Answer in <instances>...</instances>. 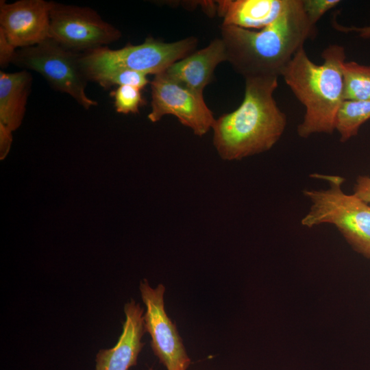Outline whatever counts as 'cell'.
I'll list each match as a JSON object with an SVG mask.
<instances>
[{
  "mask_svg": "<svg viewBox=\"0 0 370 370\" xmlns=\"http://www.w3.org/2000/svg\"><path fill=\"white\" fill-rule=\"evenodd\" d=\"M150 86L151 109L148 119L151 122L171 114L199 137L212 129L216 119L205 103L203 93L180 84L164 72L154 75Z\"/></svg>",
  "mask_w": 370,
  "mask_h": 370,
  "instance_id": "ba28073f",
  "label": "cell"
},
{
  "mask_svg": "<svg viewBox=\"0 0 370 370\" xmlns=\"http://www.w3.org/2000/svg\"><path fill=\"white\" fill-rule=\"evenodd\" d=\"M354 195L365 203L370 202V177L359 176L358 177Z\"/></svg>",
  "mask_w": 370,
  "mask_h": 370,
  "instance_id": "44dd1931",
  "label": "cell"
},
{
  "mask_svg": "<svg viewBox=\"0 0 370 370\" xmlns=\"http://www.w3.org/2000/svg\"><path fill=\"white\" fill-rule=\"evenodd\" d=\"M51 1H0V30L15 48L36 45L49 38Z\"/></svg>",
  "mask_w": 370,
  "mask_h": 370,
  "instance_id": "30bf717a",
  "label": "cell"
},
{
  "mask_svg": "<svg viewBox=\"0 0 370 370\" xmlns=\"http://www.w3.org/2000/svg\"><path fill=\"white\" fill-rule=\"evenodd\" d=\"M49 38L79 53L118 40L121 32L93 9L51 1Z\"/></svg>",
  "mask_w": 370,
  "mask_h": 370,
  "instance_id": "52a82bcc",
  "label": "cell"
},
{
  "mask_svg": "<svg viewBox=\"0 0 370 370\" xmlns=\"http://www.w3.org/2000/svg\"><path fill=\"white\" fill-rule=\"evenodd\" d=\"M342 70L344 99L346 101L370 99V65L345 61Z\"/></svg>",
  "mask_w": 370,
  "mask_h": 370,
  "instance_id": "2e32d148",
  "label": "cell"
},
{
  "mask_svg": "<svg viewBox=\"0 0 370 370\" xmlns=\"http://www.w3.org/2000/svg\"><path fill=\"white\" fill-rule=\"evenodd\" d=\"M16 48L8 40L2 31L0 30V66L1 69L12 63L16 53Z\"/></svg>",
  "mask_w": 370,
  "mask_h": 370,
  "instance_id": "ffe728a7",
  "label": "cell"
},
{
  "mask_svg": "<svg viewBox=\"0 0 370 370\" xmlns=\"http://www.w3.org/2000/svg\"><path fill=\"white\" fill-rule=\"evenodd\" d=\"M81 53L69 50L52 38L16 50L12 64L41 75L57 91L66 93L85 109L97 106L86 92L88 79L80 62Z\"/></svg>",
  "mask_w": 370,
  "mask_h": 370,
  "instance_id": "8992f818",
  "label": "cell"
},
{
  "mask_svg": "<svg viewBox=\"0 0 370 370\" xmlns=\"http://www.w3.org/2000/svg\"><path fill=\"white\" fill-rule=\"evenodd\" d=\"M340 2V0H302V6L309 23L316 27L321 18Z\"/></svg>",
  "mask_w": 370,
  "mask_h": 370,
  "instance_id": "d6986e66",
  "label": "cell"
},
{
  "mask_svg": "<svg viewBox=\"0 0 370 370\" xmlns=\"http://www.w3.org/2000/svg\"><path fill=\"white\" fill-rule=\"evenodd\" d=\"M125 320L116 345L110 349H100L95 358V370H129L136 365L138 356L144 343L145 332L144 309L132 299L124 306Z\"/></svg>",
  "mask_w": 370,
  "mask_h": 370,
  "instance_id": "8fae6325",
  "label": "cell"
},
{
  "mask_svg": "<svg viewBox=\"0 0 370 370\" xmlns=\"http://www.w3.org/2000/svg\"><path fill=\"white\" fill-rule=\"evenodd\" d=\"M277 77L245 78V94L234 111L216 119L213 145L224 160H239L271 149L283 134L286 116L273 93Z\"/></svg>",
  "mask_w": 370,
  "mask_h": 370,
  "instance_id": "7a4b0ae2",
  "label": "cell"
},
{
  "mask_svg": "<svg viewBox=\"0 0 370 370\" xmlns=\"http://www.w3.org/2000/svg\"><path fill=\"white\" fill-rule=\"evenodd\" d=\"M221 38L227 61L244 78L277 77L305 42L316 35L309 23L302 0H291L275 21L258 30L222 25Z\"/></svg>",
  "mask_w": 370,
  "mask_h": 370,
  "instance_id": "6da1fadb",
  "label": "cell"
},
{
  "mask_svg": "<svg viewBox=\"0 0 370 370\" xmlns=\"http://www.w3.org/2000/svg\"><path fill=\"white\" fill-rule=\"evenodd\" d=\"M335 26L337 29H339L341 32H356L359 34V36L363 38H370V26H366L363 27H344L337 23H335Z\"/></svg>",
  "mask_w": 370,
  "mask_h": 370,
  "instance_id": "603a6c76",
  "label": "cell"
},
{
  "mask_svg": "<svg viewBox=\"0 0 370 370\" xmlns=\"http://www.w3.org/2000/svg\"><path fill=\"white\" fill-rule=\"evenodd\" d=\"M89 80L97 82L104 88L112 86H132L143 89L150 82L147 75L134 71L112 70L96 72L87 76Z\"/></svg>",
  "mask_w": 370,
  "mask_h": 370,
  "instance_id": "e0dca14e",
  "label": "cell"
},
{
  "mask_svg": "<svg viewBox=\"0 0 370 370\" xmlns=\"http://www.w3.org/2000/svg\"><path fill=\"white\" fill-rule=\"evenodd\" d=\"M149 370H153L152 368H149Z\"/></svg>",
  "mask_w": 370,
  "mask_h": 370,
  "instance_id": "cb8c5ba5",
  "label": "cell"
},
{
  "mask_svg": "<svg viewBox=\"0 0 370 370\" xmlns=\"http://www.w3.org/2000/svg\"><path fill=\"white\" fill-rule=\"evenodd\" d=\"M370 119V99L362 101L345 100L337 114L335 130L339 133L341 142H346L357 135L360 127Z\"/></svg>",
  "mask_w": 370,
  "mask_h": 370,
  "instance_id": "9a60e30c",
  "label": "cell"
},
{
  "mask_svg": "<svg viewBox=\"0 0 370 370\" xmlns=\"http://www.w3.org/2000/svg\"><path fill=\"white\" fill-rule=\"evenodd\" d=\"M291 0H219L216 13L222 25L261 29L275 21L288 9Z\"/></svg>",
  "mask_w": 370,
  "mask_h": 370,
  "instance_id": "4fadbf2b",
  "label": "cell"
},
{
  "mask_svg": "<svg viewBox=\"0 0 370 370\" xmlns=\"http://www.w3.org/2000/svg\"><path fill=\"white\" fill-rule=\"evenodd\" d=\"M32 84V76L27 70L0 71V123L11 131L21 123Z\"/></svg>",
  "mask_w": 370,
  "mask_h": 370,
  "instance_id": "5bb4252c",
  "label": "cell"
},
{
  "mask_svg": "<svg viewBox=\"0 0 370 370\" xmlns=\"http://www.w3.org/2000/svg\"><path fill=\"white\" fill-rule=\"evenodd\" d=\"M1 152L4 156L8 151L12 141L11 130L2 123H0Z\"/></svg>",
  "mask_w": 370,
  "mask_h": 370,
  "instance_id": "7402d4cb",
  "label": "cell"
},
{
  "mask_svg": "<svg viewBox=\"0 0 370 370\" xmlns=\"http://www.w3.org/2000/svg\"><path fill=\"white\" fill-rule=\"evenodd\" d=\"M141 299L146 308L144 312L145 332L151 336V347L167 370H186L191 360L182 339L164 308L165 287L159 284L151 287L147 280L140 282Z\"/></svg>",
  "mask_w": 370,
  "mask_h": 370,
  "instance_id": "9c48e42d",
  "label": "cell"
},
{
  "mask_svg": "<svg viewBox=\"0 0 370 370\" xmlns=\"http://www.w3.org/2000/svg\"><path fill=\"white\" fill-rule=\"evenodd\" d=\"M141 90L132 86H120L111 91L110 95L114 99L116 111L124 114L138 113L139 108L145 104Z\"/></svg>",
  "mask_w": 370,
  "mask_h": 370,
  "instance_id": "ac0fdd59",
  "label": "cell"
},
{
  "mask_svg": "<svg viewBox=\"0 0 370 370\" xmlns=\"http://www.w3.org/2000/svg\"><path fill=\"white\" fill-rule=\"evenodd\" d=\"M321 57L323 62L317 64L302 47L281 75L305 108L303 121L297 130L302 138L316 133L332 134L338 112L345 101L342 70L346 58L344 47L330 45L323 51Z\"/></svg>",
  "mask_w": 370,
  "mask_h": 370,
  "instance_id": "3957f363",
  "label": "cell"
},
{
  "mask_svg": "<svg viewBox=\"0 0 370 370\" xmlns=\"http://www.w3.org/2000/svg\"><path fill=\"white\" fill-rule=\"evenodd\" d=\"M227 61L226 51L221 38H215L199 50L171 64L164 73L180 84L200 93L210 84L216 67Z\"/></svg>",
  "mask_w": 370,
  "mask_h": 370,
  "instance_id": "7c38bea8",
  "label": "cell"
},
{
  "mask_svg": "<svg viewBox=\"0 0 370 370\" xmlns=\"http://www.w3.org/2000/svg\"><path fill=\"white\" fill-rule=\"evenodd\" d=\"M197 45V40L193 36L173 42H164L149 36L137 45L128 43L116 50L101 47L81 53L80 62L86 77L93 73L112 70L156 75L194 52Z\"/></svg>",
  "mask_w": 370,
  "mask_h": 370,
  "instance_id": "5b68a950",
  "label": "cell"
},
{
  "mask_svg": "<svg viewBox=\"0 0 370 370\" xmlns=\"http://www.w3.org/2000/svg\"><path fill=\"white\" fill-rule=\"evenodd\" d=\"M310 177L327 181L330 187L304 190L312 205L301 224L308 227L333 224L355 251L370 258V206L343 192L345 179L341 176L313 173Z\"/></svg>",
  "mask_w": 370,
  "mask_h": 370,
  "instance_id": "277c9868",
  "label": "cell"
}]
</instances>
